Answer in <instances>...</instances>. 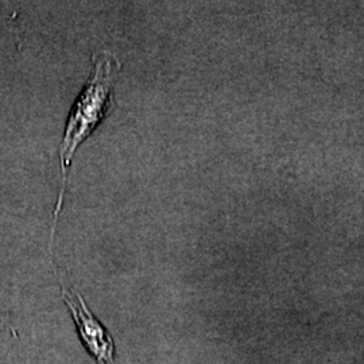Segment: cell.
Segmentation results:
<instances>
[{
	"mask_svg": "<svg viewBox=\"0 0 364 364\" xmlns=\"http://www.w3.org/2000/svg\"><path fill=\"white\" fill-rule=\"evenodd\" d=\"M120 63L109 52H100L93 57V73L87 81L82 92L70 109L66 122L64 138L60 147V159L63 169V185L54 210V224L63 207L65 192L66 176L72 165V159L78 147L105 119L112 105V90L117 80Z\"/></svg>",
	"mask_w": 364,
	"mask_h": 364,
	"instance_id": "cell-1",
	"label": "cell"
},
{
	"mask_svg": "<svg viewBox=\"0 0 364 364\" xmlns=\"http://www.w3.org/2000/svg\"><path fill=\"white\" fill-rule=\"evenodd\" d=\"M64 301L69 306L70 312L75 317V323L77 326L78 331L84 344L88 347V350L93 353V356L105 364H111L114 360V344L112 340L105 332V328L99 324V321L93 317L90 312L88 306L85 305L84 299L70 291L63 290Z\"/></svg>",
	"mask_w": 364,
	"mask_h": 364,
	"instance_id": "cell-2",
	"label": "cell"
}]
</instances>
